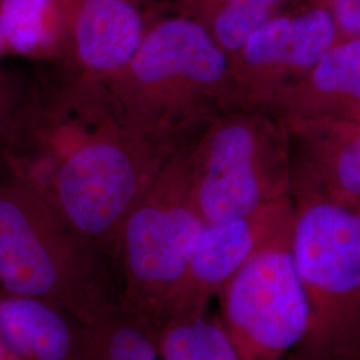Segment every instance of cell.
Returning a JSON list of instances; mask_svg holds the SVG:
<instances>
[{
    "mask_svg": "<svg viewBox=\"0 0 360 360\" xmlns=\"http://www.w3.org/2000/svg\"><path fill=\"white\" fill-rule=\"evenodd\" d=\"M75 80L19 102L1 155L103 250L172 155L169 138L135 126L104 82Z\"/></svg>",
    "mask_w": 360,
    "mask_h": 360,
    "instance_id": "6da1fadb",
    "label": "cell"
},
{
    "mask_svg": "<svg viewBox=\"0 0 360 360\" xmlns=\"http://www.w3.org/2000/svg\"><path fill=\"white\" fill-rule=\"evenodd\" d=\"M0 291L53 303L87 327L120 311V284L35 184L0 168Z\"/></svg>",
    "mask_w": 360,
    "mask_h": 360,
    "instance_id": "7a4b0ae2",
    "label": "cell"
},
{
    "mask_svg": "<svg viewBox=\"0 0 360 360\" xmlns=\"http://www.w3.org/2000/svg\"><path fill=\"white\" fill-rule=\"evenodd\" d=\"M205 224L193 205L191 172L172 155L116 233L123 314L150 327L186 270Z\"/></svg>",
    "mask_w": 360,
    "mask_h": 360,
    "instance_id": "3957f363",
    "label": "cell"
},
{
    "mask_svg": "<svg viewBox=\"0 0 360 360\" xmlns=\"http://www.w3.org/2000/svg\"><path fill=\"white\" fill-rule=\"evenodd\" d=\"M290 247L309 307L303 342L294 348L323 354L360 347V212L338 202L303 207Z\"/></svg>",
    "mask_w": 360,
    "mask_h": 360,
    "instance_id": "277c9868",
    "label": "cell"
},
{
    "mask_svg": "<svg viewBox=\"0 0 360 360\" xmlns=\"http://www.w3.org/2000/svg\"><path fill=\"white\" fill-rule=\"evenodd\" d=\"M227 71V53L208 28L172 16L147 27L129 65L104 83L135 126L169 138L193 91L218 84Z\"/></svg>",
    "mask_w": 360,
    "mask_h": 360,
    "instance_id": "5b68a950",
    "label": "cell"
},
{
    "mask_svg": "<svg viewBox=\"0 0 360 360\" xmlns=\"http://www.w3.org/2000/svg\"><path fill=\"white\" fill-rule=\"evenodd\" d=\"M217 297L219 319L243 360H284L309 331V302L290 238L270 236Z\"/></svg>",
    "mask_w": 360,
    "mask_h": 360,
    "instance_id": "8992f818",
    "label": "cell"
},
{
    "mask_svg": "<svg viewBox=\"0 0 360 360\" xmlns=\"http://www.w3.org/2000/svg\"><path fill=\"white\" fill-rule=\"evenodd\" d=\"M272 221L264 207L245 218L205 224L186 270L156 309L151 330L169 321L206 314L210 302L232 275L274 235Z\"/></svg>",
    "mask_w": 360,
    "mask_h": 360,
    "instance_id": "52a82bcc",
    "label": "cell"
},
{
    "mask_svg": "<svg viewBox=\"0 0 360 360\" xmlns=\"http://www.w3.org/2000/svg\"><path fill=\"white\" fill-rule=\"evenodd\" d=\"M255 154L254 132L243 123L214 131L203 167L191 174L193 205L206 224L245 218L264 208L266 193Z\"/></svg>",
    "mask_w": 360,
    "mask_h": 360,
    "instance_id": "ba28073f",
    "label": "cell"
},
{
    "mask_svg": "<svg viewBox=\"0 0 360 360\" xmlns=\"http://www.w3.org/2000/svg\"><path fill=\"white\" fill-rule=\"evenodd\" d=\"M70 51L80 77L104 82L122 71L147 25L134 0H63Z\"/></svg>",
    "mask_w": 360,
    "mask_h": 360,
    "instance_id": "9c48e42d",
    "label": "cell"
},
{
    "mask_svg": "<svg viewBox=\"0 0 360 360\" xmlns=\"http://www.w3.org/2000/svg\"><path fill=\"white\" fill-rule=\"evenodd\" d=\"M0 340L13 360H91L90 327L37 297L0 291Z\"/></svg>",
    "mask_w": 360,
    "mask_h": 360,
    "instance_id": "30bf717a",
    "label": "cell"
},
{
    "mask_svg": "<svg viewBox=\"0 0 360 360\" xmlns=\"http://www.w3.org/2000/svg\"><path fill=\"white\" fill-rule=\"evenodd\" d=\"M336 22L326 10H312L296 18H269L242 49L243 60L259 68L272 65L314 67L334 41Z\"/></svg>",
    "mask_w": 360,
    "mask_h": 360,
    "instance_id": "8fae6325",
    "label": "cell"
},
{
    "mask_svg": "<svg viewBox=\"0 0 360 360\" xmlns=\"http://www.w3.org/2000/svg\"><path fill=\"white\" fill-rule=\"evenodd\" d=\"M6 55L50 59L68 44V15L62 0H0Z\"/></svg>",
    "mask_w": 360,
    "mask_h": 360,
    "instance_id": "7c38bea8",
    "label": "cell"
},
{
    "mask_svg": "<svg viewBox=\"0 0 360 360\" xmlns=\"http://www.w3.org/2000/svg\"><path fill=\"white\" fill-rule=\"evenodd\" d=\"M159 360H243L219 316L175 319L153 331Z\"/></svg>",
    "mask_w": 360,
    "mask_h": 360,
    "instance_id": "4fadbf2b",
    "label": "cell"
},
{
    "mask_svg": "<svg viewBox=\"0 0 360 360\" xmlns=\"http://www.w3.org/2000/svg\"><path fill=\"white\" fill-rule=\"evenodd\" d=\"M90 331L91 360H159L153 330L122 311Z\"/></svg>",
    "mask_w": 360,
    "mask_h": 360,
    "instance_id": "5bb4252c",
    "label": "cell"
},
{
    "mask_svg": "<svg viewBox=\"0 0 360 360\" xmlns=\"http://www.w3.org/2000/svg\"><path fill=\"white\" fill-rule=\"evenodd\" d=\"M312 80L323 92L360 99V38L326 51L314 65Z\"/></svg>",
    "mask_w": 360,
    "mask_h": 360,
    "instance_id": "9a60e30c",
    "label": "cell"
},
{
    "mask_svg": "<svg viewBox=\"0 0 360 360\" xmlns=\"http://www.w3.org/2000/svg\"><path fill=\"white\" fill-rule=\"evenodd\" d=\"M270 18V8L226 0L215 13L210 34L226 52H240L247 40Z\"/></svg>",
    "mask_w": 360,
    "mask_h": 360,
    "instance_id": "2e32d148",
    "label": "cell"
},
{
    "mask_svg": "<svg viewBox=\"0 0 360 360\" xmlns=\"http://www.w3.org/2000/svg\"><path fill=\"white\" fill-rule=\"evenodd\" d=\"M336 176L343 193L352 198H360V132L358 139L340 155Z\"/></svg>",
    "mask_w": 360,
    "mask_h": 360,
    "instance_id": "e0dca14e",
    "label": "cell"
},
{
    "mask_svg": "<svg viewBox=\"0 0 360 360\" xmlns=\"http://www.w3.org/2000/svg\"><path fill=\"white\" fill-rule=\"evenodd\" d=\"M336 25L348 34H360V0H333Z\"/></svg>",
    "mask_w": 360,
    "mask_h": 360,
    "instance_id": "ac0fdd59",
    "label": "cell"
},
{
    "mask_svg": "<svg viewBox=\"0 0 360 360\" xmlns=\"http://www.w3.org/2000/svg\"><path fill=\"white\" fill-rule=\"evenodd\" d=\"M284 360H360V347L323 352V354H307V352L292 349Z\"/></svg>",
    "mask_w": 360,
    "mask_h": 360,
    "instance_id": "d6986e66",
    "label": "cell"
},
{
    "mask_svg": "<svg viewBox=\"0 0 360 360\" xmlns=\"http://www.w3.org/2000/svg\"><path fill=\"white\" fill-rule=\"evenodd\" d=\"M19 104V99L15 95L11 86H0V141L8 129L13 112Z\"/></svg>",
    "mask_w": 360,
    "mask_h": 360,
    "instance_id": "ffe728a7",
    "label": "cell"
},
{
    "mask_svg": "<svg viewBox=\"0 0 360 360\" xmlns=\"http://www.w3.org/2000/svg\"><path fill=\"white\" fill-rule=\"evenodd\" d=\"M6 56V50H4V43H3V37H1V30H0V86H11L10 80L7 79V75L3 71V59Z\"/></svg>",
    "mask_w": 360,
    "mask_h": 360,
    "instance_id": "44dd1931",
    "label": "cell"
},
{
    "mask_svg": "<svg viewBox=\"0 0 360 360\" xmlns=\"http://www.w3.org/2000/svg\"><path fill=\"white\" fill-rule=\"evenodd\" d=\"M235 1H242V3H248V4H255V6H262V7H267L270 8L274 3H276L278 0H235Z\"/></svg>",
    "mask_w": 360,
    "mask_h": 360,
    "instance_id": "7402d4cb",
    "label": "cell"
},
{
    "mask_svg": "<svg viewBox=\"0 0 360 360\" xmlns=\"http://www.w3.org/2000/svg\"><path fill=\"white\" fill-rule=\"evenodd\" d=\"M0 360H13L11 356L8 355V352L6 351V348L3 346L1 340H0Z\"/></svg>",
    "mask_w": 360,
    "mask_h": 360,
    "instance_id": "603a6c76",
    "label": "cell"
}]
</instances>
